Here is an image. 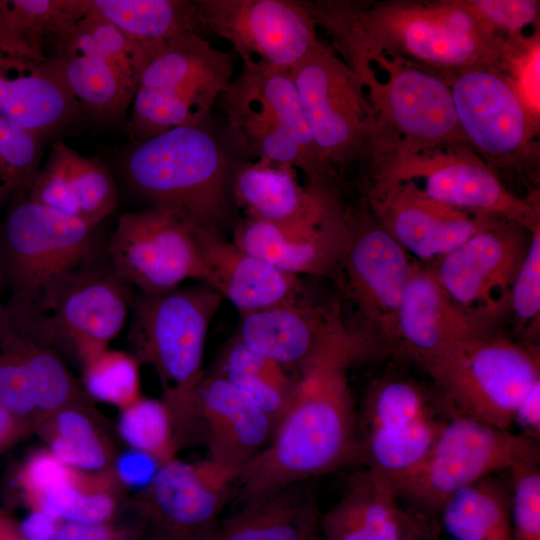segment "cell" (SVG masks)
Returning <instances> with one entry per match:
<instances>
[{"label":"cell","instance_id":"obj_8","mask_svg":"<svg viewBox=\"0 0 540 540\" xmlns=\"http://www.w3.org/2000/svg\"><path fill=\"white\" fill-rule=\"evenodd\" d=\"M539 458L538 440L455 414L424 458L391 481L407 507L439 517L460 489Z\"/></svg>","mask_w":540,"mask_h":540},{"label":"cell","instance_id":"obj_18","mask_svg":"<svg viewBox=\"0 0 540 540\" xmlns=\"http://www.w3.org/2000/svg\"><path fill=\"white\" fill-rule=\"evenodd\" d=\"M348 233L338 269L345 289L376 344L388 345L414 261L366 208L347 211Z\"/></svg>","mask_w":540,"mask_h":540},{"label":"cell","instance_id":"obj_1","mask_svg":"<svg viewBox=\"0 0 540 540\" xmlns=\"http://www.w3.org/2000/svg\"><path fill=\"white\" fill-rule=\"evenodd\" d=\"M377 348L361 330L348 327L298 370L270 442L238 474L239 503L259 501L360 456L348 370Z\"/></svg>","mask_w":540,"mask_h":540},{"label":"cell","instance_id":"obj_24","mask_svg":"<svg viewBox=\"0 0 540 540\" xmlns=\"http://www.w3.org/2000/svg\"><path fill=\"white\" fill-rule=\"evenodd\" d=\"M0 116L43 143L86 121L54 56L36 62L0 53Z\"/></svg>","mask_w":540,"mask_h":540},{"label":"cell","instance_id":"obj_35","mask_svg":"<svg viewBox=\"0 0 540 540\" xmlns=\"http://www.w3.org/2000/svg\"><path fill=\"white\" fill-rule=\"evenodd\" d=\"M511 514V485L495 473L451 495L439 519L456 540H512Z\"/></svg>","mask_w":540,"mask_h":540},{"label":"cell","instance_id":"obj_33","mask_svg":"<svg viewBox=\"0 0 540 540\" xmlns=\"http://www.w3.org/2000/svg\"><path fill=\"white\" fill-rule=\"evenodd\" d=\"M53 56L86 121L128 130V112L137 88L114 64L62 41H57Z\"/></svg>","mask_w":540,"mask_h":540},{"label":"cell","instance_id":"obj_10","mask_svg":"<svg viewBox=\"0 0 540 540\" xmlns=\"http://www.w3.org/2000/svg\"><path fill=\"white\" fill-rule=\"evenodd\" d=\"M96 228L24 194L15 198L0 225V265L11 303L32 305L51 282L84 265Z\"/></svg>","mask_w":540,"mask_h":540},{"label":"cell","instance_id":"obj_45","mask_svg":"<svg viewBox=\"0 0 540 540\" xmlns=\"http://www.w3.org/2000/svg\"><path fill=\"white\" fill-rule=\"evenodd\" d=\"M471 7L496 32L519 37L520 31L534 23L539 15L535 0H469Z\"/></svg>","mask_w":540,"mask_h":540},{"label":"cell","instance_id":"obj_51","mask_svg":"<svg viewBox=\"0 0 540 540\" xmlns=\"http://www.w3.org/2000/svg\"><path fill=\"white\" fill-rule=\"evenodd\" d=\"M31 432L22 420L0 403V454Z\"/></svg>","mask_w":540,"mask_h":540},{"label":"cell","instance_id":"obj_32","mask_svg":"<svg viewBox=\"0 0 540 540\" xmlns=\"http://www.w3.org/2000/svg\"><path fill=\"white\" fill-rule=\"evenodd\" d=\"M320 518L314 496L296 483L242 505L217 523L210 540H317Z\"/></svg>","mask_w":540,"mask_h":540},{"label":"cell","instance_id":"obj_25","mask_svg":"<svg viewBox=\"0 0 540 540\" xmlns=\"http://www.w3.org/2000/svg\"><path fill=\"white\" fill-rule=\"evenodd\" d=\"M232 194L244 218L279 227L316 225L343 209L335 190L301 184L294 167L267 161L241 159Z\"/></svg>","mask_w":540,"mask_h":540},{"label":"cell","instance_id":"obj_7","mask_svg":"<svg viewBox=\"0 0 540 540\" xmlns=\"http://www.w3.org/2000/svg\"><path fill=\"white\" fill-rule=\"evenodd\" d=\"M291 76L320 159L337 178L373 158L377 119L357 73L320 43Z\"/></svg>","mask_w":540,"mask_h":540},{"label":"cell","instance_id":"obj_6","mask_svg":"<svg viewBox=\"0 0 540 540\" xmlns=\"http://www.w3.org/2000/svg\"><path fill=\"white\" fill-rule=\"evenodd\" d=\"M423 369L454 414L510 430L520 402L540 382V352L535 343L492 328L458 343Z\"/></svg>","mask_w":540,"mask_h":540},{"label":"cell","instance_id":"obj_28","mask_svg":"<svg viewBox=\"0 0 540 540\" xmlns=\"http://www.w3.org/2000/svg\"><path fill=\"white\" fill-rule=\"evenodd\" d=\"M204 284L241 315L291 302L306 293L300 277L285 273L244 250L222 233L198 229Z\"/></svg>","mask_w":540,"mask_h":540},{"label":"cell","instance_id":"obj_29","mask_svg":"<svg viewBox=\"0 0 540 540\" xmlns=\"http://www.w3.org/2000/svg\"><path fill=\"white\" fill-rule=\"evenodd\" d=\"M24 196L94 227L118 205V189L108 166L60 140L52 143Z\"/></svg>","mask_w":540,"mask_h":540},{"label":"cell","instance_id":"obj_15","mask_svg":"<svg viewBox=\"0 0 540 540\" xmlns=\"http://www.w3.org/2000/svg\"><path fill=\"white\" fill-rule=\"evenodd\" d=\"M83 402L57 347L30 312L0 307V403L32 432L55 411Z\"/></svg>","mask_w":540,"mask_h":540},{"label":"cell","instance_id":"obj_49","mask_svg":"<svg viewBox=\"0 0 540 540\" xmlns=\"http://www.w3.org/2000/svg\"><path fill=\"white\" fill-rule=\"evenodd\" d=\"M513 423H517L522 434L539 440L540 437V382L523 398L517 407Z\"/></svg>","mask_w":540,"mask_h":540},{"label":"cell","instance_id":"obj_20","mask_svg":"<svg viewBox=\"0 0 540 540\" xmlns=\"http://www.w3.org/2000/svg\"><path fill=\"white\" fill-rule=\"evenodd\" d=\"M238 472L208 458L173 459L139 494L141 513L172 540H210L218 516L234 497Z\"/></svg>","mask_w":540,"mask_h":540},{"label":"cell","instance_id":"obj_44","mask_svg":"<svg viewBox=\"0 0 540 540\" xmlns=\"http://www.w3.org/2000/svg\"><path fill=\"white\" fill-rule=\"evenodd\" d=\"M510 474L512 540H540V468L538 462L515 467Z\"/></svg>","mask_w":540,"mask_h":540},{"label":"cell","instance_id":"obj_38","mask_svg":"<svg viewBox=\"0 0 540 540\" xmlns=\"http://www.w3.org/2000/svg\"><path fill=\"white\" fill-rule=\"evenodd\" d=\"M35 433L60 462L79 471L109 470L116 456L107 435L83 402L55 411L37 426Z\"/></svg>","mask_w":540,"mask_h":540},{"label":"cell","instance_id":"obj_26","mask_svg":"<svg viewBox=\"0 0 540 540\" xmlns=\"http://www.w3.org/2000/svg\"><path fill=\"white\" fill-rule=\"evenodd\" d=\"M196 417L209 458L238 473L268 445L276 427L253 399L214 372L205 373L198 387Z\"/></svg>","mask_w":540,"mask_h":540},{"label":"cell","instance_id":"obj_34","mask_svg":"<svg viewBox=\"0 0 540 540\" xmlns=\"http://www.w3.org/2000/svg\"><path fill=\"white\" fill-rule=\"evenodd\" d=\"M88 11V0H1L0 53L42 62L57 41Z\"/></svg>","mask_w":540,"mask_h":540},{"label":"cell","instance_id":"obj_12","mask_svg":"<svg viewBox=\"0 0 540 540\" xmlns=\"http://www.w3.org/2000/svg\"><path fill=\"white\" fill-rule=\"evenodd\" d=\"M455 415L434 387L413 379L377 381L365 398L360 456L390 479L416 466Z\"/></svg>","mask_w":540,"mask_h":540},{"label":"cell","instance_id":"obj_17","mask_svg":"<svg viewBox=\"0 0 540 540\" xmlns=\"http://www.w3.org/2000/svg\"><path fill=\"white\" fill-rule=\"evenodd\" d=\"M201 27L242 64L290 70L321 42L304 0H196Z\"/></svg>","mask_w":540,"mask_h":540},{"label":"cell","instance_id":"obj_22","mask_svg":"<svg viewBox=\"0 0 540 540\" xmlns=\"http://www.w3.org/2000/svg\"><path fill=\"white\" fill-rule=\"evenodd\" d=\"M234 60V52L215 48L199 32L140 42L138 87L161 90L212 115L234 78Z\"/></svg>","mask_w":540,"mask_h":540},{"label":"cell","instance_id":"obj_40","mask_svg":"<svg viewBox=\"0 0 540 540\" xmlns=\"http://www.w3.org/2000/svg\"><path fill=\"white\" fill-rule=\"evenodd\" d=\"M117 429L130 449L148 455L160 466L176 458L179 445L162 400L141 396L120 410Z\"/></svg>","mask_w":540,"mask_h":540},{"label":"cell","instance_id":"obj_21","mask_svg":"<svg viewBox=\"0 0 540 540\" xmlns=\"http://www.w3.org/2000/svg\"><path fill=\"white\" fill-rule=\"evenodd\" d=\"M367 203L385 231L423 262L438 260L502 219L443 204L412 181L371 182Z\"/></svg>","mask_w":540,"mask_h":540},{"label":"cell","instance_id":"obj_37","mask_svg":"<svg viewBox=\"0 0 540 540\" xmlns=\"http://www.w3.org/2000/svg\"><path fill=\"white\" fill-rule=\"evenodd\" d=\"M88 13L100 17L136 42H152L201 31L194 0H88Z\"/></svg>","mask_w":540,"mask_h":540},{"label":"cell","instance_id":"obj_52","mask_svg":"<svg viewBox=\"0 0 540 540\" xmlns=\"http://www.w3.org/2000/svg\"><path fill=\"white\" fill-rule=\"evenodd\" d=\"M0 540H26L18 522L2 509H0Z\"/></svg>","mask_w":540,"mask_h":540},{"label":"cell","instance_id":"obj_3","mask_svg":"<svg viewBox=\"0 0 540 540\" xmlns=\"http://www.w3.org/2000/svg\"><path fill=\"white\" fill-rule=\"evenodd\" d=\"M241 159L228 134L210 120L134 140L121 154L119 170L128 189L148 207L222 233L233 220L232 183Z\"/></svg>","mask_w":540,"mask_h":540},{"label":"cell","instance_id":"obj_50","mask_svg":"<svg viewBox=\"0 0 540 540\" xmlns=\"http://www.w3.org/2000/svg\"><path fill=\"white\" fill-rule=\"evenodd\" d=\"M62 521L41 511H29L18 523L26 540H55Z\"/></svg>","mask_w":540,"mask_h":540},{"label":"cell","instance_id":"obj_39","mask_svg":"<svg viewBox=\"0 0 540 540\" xmlns=\"http://www.w3.org/2000/svg\"><path fill=\"white\" fill-rule=\"evenodd\" d=\"M214 373L253 399L277 424L287 409L295 379L277 361L235 337L222 351Z\"/></svg>","mask_w":540,"mask_h":540},{"label":"cell","instance_id":"obj_42","mask_svg":"<svg viewBox=\"0 0 540 540\" xmlns=\"http://www.w3.org/2000/svg\"><path fill=\"white\" fill-rule=\"evenodd\" d=\"M58 41L110 61L138 87L139 42L128 38L110 22L87 12Z\"/></svg>","mask_w":540,"mask_h":540},{"label":"cell","instance_id":"obj_23","mask_svg":"<svg viewBox=\"0 0 540 540\" xmlns=\"http://www.w3.org/2000/svg\"><path fill=\"white\" fill-rule=\"evenodd\" d=\"M492 328L460 308L429 266L414 261L387 346L423 368L458 343Z\"/></svg>","mask_w":540,"mask_h":540},{"label":"cell","instance_id":"obj_14","mask_svg":"<svg viewBox=\"0 0 540 540\" xmlns=\"http://www.w3.org/2000/svg\"><path fill=\"white\" fill-rule=\"evenodd\" d=\"M107 257L112 272L142 294L204 279L198 229L162 208L123 213L108 241Z\"/></svg>","mask_w":540,"mask_h":540},{"label":"cell","instance_id":"obj_16","mask_svg":"<svg viewBox=\"0 0 540 540\" xmlns=\"http://www.w3.org/2000/svg\"><path fill=\"white\" fill-rule=\"evenodd\" d=\"M449 85L467 142L496 168L521 169L533 151L536 117L499 67L477 66L441 74ZM538 119V118H537Z\"/></svg>","mask_w":540,"mask_h":540},{"label":"cell","instance_id":"obj_19","mask_svg":"<svg viewBox=\"0 0 540 540\" xmlns=\"http://www.w3.org/2000/svg\"><path fill=\"white\" fill-rule=\"evenodd\" d=\"M530 237L521 225L500 219L429 267L460 308L495 326L509 311L511 288Z\"/></svg>","mask_w":540,"mask_h":540},{"label":"cell","instance_id":"obj_5","mask_svg":"<svg viewBox=\"0 0 540 540\" xmlns=\"http://www.w3.org/2000/svg\"><path fill=\"white\" fill-rule=\"evenodd\" d=\"M226 133L245 160L287 164L305 185L334 189L309 131L290 70L242 64L219 99Z\"/></svg>","mask_w":540,"mask_h":540},{"label":"cell","instance_id":"obj_55","mask_svg":"<svg viewBox=\"0 0 540 540\" xmlns=\"http://www.w3.org/2000/svg\"><path fill=\"white\" fill-rule=\"evenodd\" d=\"M0 2H1V0H0Z\"/></svg>","mask_w":540,"mask_h":540},{"label":"cell","instance_id":"obj_9","mask_svg":"<svg viewBox=\"0 0 540 540\" xmlns=\"http://www.w3.org/2000/svg\"><path fill=\"white\" fill-rule=\"evenodd\" d=\"M377 63L384 82L359 76L374 110L376 155L418 152L467 142L459 126L449 85L439 75L385 56H373L354 68Z\"/></svg>","mask_w":540,"mask_h":540},{"label":"cell","instance_id":"obj_31","mask_svg":"<svg viewBox=\"0 0 540 540\" xmlns=\"http://www.w3.org/2000/svg\"><path fill=\"white\" fill-rule=\"evenodd\" d=\"M401 507L391 479L372 469L356 474L321 518L325 540H399Z\"/></svg>","mask_w":540,"mask_h":540},{"label":"cell","instance_id":"obj_11","mask_svg":"<svg viewBox=\"0 0 540 540\" xmlns=\"http://www.w3.org/2000/svg\"><path fill=\"white\" fill-rule=\"evenodd\" d=\"M439 148L377 156L367 166L372 182L419 180L423 185L417 186L426 195L453 208L506 219L529 232L540 226L536 199L514 195L496 172L471 152Z\"/></svg>","mask_w":540,"mask_h":540},{"label":"cell","instance_id":"obj_27","mask_svg":"<svg viewBox=\"0 0 540 540\" xmlns=\"http://www.w3.org/2000/svg\"><path fill=\"white\" fill-rule=\"evenodd\" d=\"M241 317L238 339L297 371L349 327L337 307L319 304L307 293L291 302Z\"/></svg>","mask_w":540,"mask_h":540},{"label":"cell","instance_id":"obj_46","mask_svg":"<svg viewBox=\"0 0 540 540\" xmlns=\"http://www.w3.org/2000/svg\"><path fill=\"white\" fill-rule=\"evenodd\" d=\"M159 468L160 465L153 458L129 448L115 456L111 471L120 487L143 490Z\"/></svg>","mask_w":540,"mask_h":540},{"label":"cell","instance_id":"obj_48","mask_svg":"<svg viewBox=\"0 0 540 540\" xmlns=\"http://www.w3.org/2000/svg\"><path fill=\"white\" fill-rule=\"evenodd\" d=\"M400 523L399 540H440L441 523L437 515L401 508Z\"/></svg>","mask_w":540,"mask_h":540},{"label":"cell","instance_id":"obj_41","mask_svg":"<svg viewBox=\"0 0 540 540\" xmlns=\"http://www.w3.org/2000/svg\"><path fill=\"white\" fill-rule=\"evenodd\" d=\"M139 364L130 352L107 347L81 363L84 389L121 410L142 396Z\"/></svg>","mask_w":540,"mask_h":540},{"label":"cell","instance_id":"obj_54","mask_svg":"<svg viewBox=\"0 0 540 540\" xmlns=\"http://www.w3.org/2000/svg\"><path fill=\"white\" fill-rule=\"evenodd\" d=\"M2 280H3V277H2V271H1V265H0V287H1ZM1 306H2V304L0 302V307Z\"/></svg>","mask_w":540,"mask_h":540},{"label":"cell","instance_id":"obj_43","mask_svg":"<svg viewBox=\"0 0 540 540\" xmlns=\"http://www.w3.org/2000/svg\"><path fill=\"white\" fill-rule=\"evenodd\" d=\"M508 313L525 341L536 338L540 324V226L531 231L529 247L511 288Z\"/></svg>","mask_w":540,"mask_h":540},{"label":"cell","instance_id":"obj_53","mask_svg":"<svg viewBox=\"0 0 540 540\" xmlns=\"http://www.w3.org/2000/svg\"><path fill=\"white\" fill-rule=\"evenodd\" d=\"M158 540H172V539L162 534V536L158 538Z\"/></svg>","mask_w":540,"mask_h":540},{"label":"cell","instance_id":"obj_36","mask_svg":"<svg viewBox=\"0 0 540 540\" xmlns=\"http://www.w3.org/2000/svg\"><path fill=\"white\" fill-rule=\"evenodd\" d=\"M119 487L111 469L84 472L66 466L26 506L60 521L110 522L117 511Z\"/></svg>","mask_w":540,"mask_h":540},{"label":"cell","instance_id":"obj_13","mask_svg":"<svg viewBox=\"0 0 540 540\" xmlns=\"http://www.w3.org/2000/svg\"><path fill=\"white\" fill-rule=\"evenodd\" d=\"M132 299L130 286L108 265H82L55 279L23 308L60 352L68 351L82 363L120 333Z\"/></svg>","mask_w":540,"mask_h":540},{"label":"cell","instance_id":"obj_2","mask_svg":"<svg viewBox=\"0 0 540 540\" xmlns=\"http://www.w3.org/2000/svg\"><path fill=\"white\" fill-rule=\"evenodd\" d=\"M304 2L316 27L327 32L352 69L378 55L439 74L500 67L512 47L469 1Z\"/></svg>","mask_w":540,"mask_h":540},{"label":"cell","instance_id":"obj_4","mask_svg":"<svg viewBox=\"0 0 540 540\" xmlns=\"http://www.w3.org/2000/svg\"><path fill=\"white\" fill-rule=\"evenodd\" d=\"M223 301L204 283L155 294L139 293L132 299L130 353L155 370L179 448L199 435L196 397L206 373V339Z\"/></svg>","mask_w":540,"mask_h":540},{"label":"cell","instance_id":"obj_47","mask_svg":"<svg viewBox=\"0 0 540 540\" xmlns=\"http://www.w3.org/2000/svg\"><path fill=\"white\" fill-rule=\"evenodd\" d=\"M55 540H131V534L111 522L77 523L62 521Z\"/></svg>","mask_w":540,"mask_h":540},{"label":"cell","instance_id":"obj_30","mask_svg":"<svg viewBox=\"0 0 540 540\" xmlns=\"http://www.w3.org/2000/svg\"><path fill=\"white\" fill-rule=\"evenodd\" d=\"M348 233L347 211L305 227H279L253 219L237 221L232 242L277 269L300 277L338 269Z\"/></svg>","mask_w":540,"mask_h":540}]
</instances>
